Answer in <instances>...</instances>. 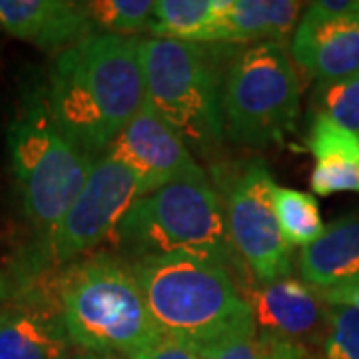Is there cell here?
<instances>
[{
    "label": "cell",
    "instance_id": "cell-10",
    "mask_svg": "<svg viewBox=\"0 0 359 359\" xmlns=\"http://www.w3.org/2000/svg\"><path fill=\"white\" fill-rule=\"evenodd\" d=\"M102 156L132 170L144 196L178 182H208L190 148L146 104Z\"/></svg>",
    "mask_w": 359,
    "mask_h": 359
},
{
    "label": "cell",
    "instance_id": "cell-20",
    "mask_svg": "<svg viewBox=\"0 0 359 359\" xmlns=\"http://www.w3.org/2000/svg\"><path fill=\"white\" fill-rule=\"evenodd\" d=\"M84 4L96 34L138 36L152 28L154 2L150 0H92Z\"/></svg>",
    "mask_w": 359,
    "mask_h": 359
},
{
    "label": "cell",
    "instance_id": "cell-21",
    "mask_svg": "<svg viewBox=\"0 0 359 359\" xmlns=\"http://www.w3.org/2000/svg\"><path fill=\"white\" fill-rule=\"evenodd\" d=\"M311 114L327 116L335 124L359 136V72L327 82H316Z\"/></svg>",
    "mask_w": 359,
    "mask_h": 359
},
{
    "label": "cell",
    "instance_id": "cell-24",
    "mask_svg": "<svg viewBox=\"0 0 359 359\" xmlns=\"http://www.w3.org/2000/svg\"><path fill=\"white\" fill-rule=\"evenodd\" d=\"M306 14L318 16V18H335V16H347V14H359V0H320L311 2Z\"/></svg>",
    "mask_w": 359,
    "mask_h": 359
},
{
    "label": "cell",
    "instance_id": "cell-14",
    "mask_svg": "<svg viewBox=\"0 0 359 359\" xmlns=\"http://www.w3.org/2000/svg\"><path fill=\"white\" fill-rule=\"evenodd\" d=\"M302 282L313 290L359 285V212L334 219L297 257Z\"/></svg>",
    "mask_w": 359,
    "mask_h": 359
},
{
    "label": "cell",
    "instance_id": "cell-22",
    "mask_svg": "<svg viewBox=\"0 0 359 359\" xmlns=\"http://www.w3.org/2000/svg\"><path fill=\"white\" fill-rule=\"evenodd\" d=\"M321 359H359V311L327 306V330L321 341Z\"/></svg>",
    "mask_w": 359,
    "mask_h": 359
},
{
    "label": "cell",
    "instance_id": "cell-6",
    "mask_svg": "<svg viewBox=\"0 0 359 359\" xmlns=\"http://www.w3.org/2000/svg\"><path fill=\"white\" fill-rule=\"evenodd\" d=\"M8 156L22 212L40 242L65 218L96 158L84 154L58 128L44 88L28 92L11 122Z\"/></svg>",
    "mask_w": 359,
    "mask_h": 359
},
{
    "label": "cell",
    "instance_id": "cell-4",
    "mask_svg": "<svg viewBox=\"0 0 359 359\" xmlns=\"http://www.w3.org/2000/svg\"><path fill=\"white\" fill-rule=\"evenodd\" d=\"M110 240L126 262L196 254L233 269L244 292L254 285L233 250L222 198L210 182H178L142 196Z\"/></svg>",
    "mask_w": 359,
    "mask_h": 359
},
{
    "label": "cell",
    "instance_id": "cell-8",
    "mask_svg": "<svg viewBox=\"0 0 359 359\" xmlns=\"http://www.w3.org/2000/svg\"><path fill=\"white\" fill-rule=\"evenodd\" d=\"M228 233L254 283H269L292 273V248L273 210L276 182L266 160L248 158L214 168Z\"/></svg>",
    "mask_w": 359,
    "mask_h": 359
},
{
    "label": "cell",
    "instance_id": "cell-25",
    "mask_svg": "<svg viewBox=\"0 0 359 359\" xmlns=\"http://www.w3.org/2000/svg\"><path fill=\"white\" fill-rule=\"evenodd\" d=\"M318 292V290H316ZM320 299L327 306H344V308L358 309L359 311V285H346L334 290H321L318 292Z\"/></svg>",
    "mask_w": 359,
    "mask_h": 359
},
{
    "label": "cell",
    "instance_id": "cell-3",
    "mask_svg": "<svg viewBox=\"0 0 359 359\" xmlns=\"http://www.w3.org/2000/svg\"><path fill=\"white\" fill-rule=\"evenodd\" d=\"M54 292L68 337L82 351L128 358L162 337L132 266L118 254L94 252L68 264Z\"/></svg>",
    "mask_w": 359,
    "mask_h": 359
},
{
    "label": "cell",
    "instance_id": "cell-5",
    "mask_svg": "<svg viewBox=\"0 0 359 359\" xmlns=\"http://www.w3.org/2000/svg\"><path fill=\"white\" fill-rule=\"evenodd\" d=\"M222 48L154 36L142 39L144 104L178 134L190 152L202 156L214 154L226 138Z\"/></svg>",
    "mask_w": 359,
    "mask_h": 359
},
{
    "label": "cell",
    "instance_id": "cell-15",
    "mask_svg": "<svg viewBox=\"0 0 359 359\" xmlns=\"http://www.w3.org/2000/svg\"><path fill=\"white\" fill-rule=\"evenodd\" d=\"M306 146L316 160L309 176L311 192H359V136L327 116L311 114Z\"/></svg>",
    "mask_w": 359,
    "mask_h": 359
},
{
    "label": "cell",
    "instance_id": "cell-11",
    "mask_svg": "<svg viewBox=\"0 0 359 359\" xmlns=\"http://www.w3.org/2000/svg\"><path fill=\"white\" fill-rule=\"evenodd\" d=\"M257 332L271 334L309 347L323 341L327 330V308L318 292L294 278L254 283L244 292Z\"/></svg>",
    "mask_w": 359,
    "mask_h": 359
},
{
    "label": "cell",
    "instance_id": "cell-19",
    "mask_svg": "<svg viewBox=\"0 0 359 359\" xmlns=\"http://www.w3.org/2000/svg\"><path fill=\"white\" fill-rule=\"evenodd\" d=\"M273 210L283 238L292 250L306 248L311 242H316L325 230L320 204L311 194L276 186Z\"/></svg>",
    "mask_w": 359,
    "mask_h": 359
},
{
    "label": "cell",
    "instance_id": "cell-1",
    "mask_svg": "<svg viewBox=\"0 0 359 359\" xmlns=\"http://www.w3.org/2000/svg\"><path fill=\"white\" fill-rule=\"evenodd\" d=\"M44 90L62 134L100 158L146 102L142 39L92 34L56 56Z\"/></svg>",
    "mask_w": 359,
    "mask_h": 359
},
{
    "label": "cell",
    "instance_id": "cell-18",
    "mask_svg": "<svg viewBox=\"0 0 359 359\" xmlns=\"http://www.w3.org/2000/svg\"><path fill=\"white\" fill-rule=\"evenodd\" d=\"M226 0H158L150 34L154 39L216 44Z\"/></svg>",
    "mask_w": 359,
    "mask_h": 359
},
{
    "label": "cell",
    "instance_id": "cell-23",
    "mask_svg": "<svg viewBox=\"0 0 359 359\" xmlns=\"http://www.w3.org/2000/svg\"><path fill=\"white\" fill-rule=\"evenodd\" d=\"M126 359H202L190 349L180 346L176 341L168 339V337H158L156 341L148 344V346L136 349L134 353H130Z\"/></svg>",
    "mask_w": 359,
    "mask_h": 359
},
{
    "label": "cell",
    "instance_id": "cell-13",
    "mask_svg": "<svg viewBox=\"0 0 359 359\" xmlns=\"http://www.w3.org/2000/svg\"><path fill=\"white\" fill-rule=\"evenodd\" d=\"M290 54L309 78L327 82L359 72V14L318 18L304 13Z\"/></svg>",
    "mask_w": 359,
    "mask_h": 359
},
{
    "label": "cell",
    "instance_id": "cell-17",
    "mask_svg": "<svg viewBox=\"0 0 359 359\" xmlns=\"http://www.w3.org/2000/svg\"><path fill=\"white\" fill-rule=\"evenodd\" d=\"M299 13L295 0H226L216 44L283 42L295 32Z\"/></svg>",
    "mask_w": 359,
    "mask_h": 359
},
{
    "label": "cell",
    "instance_id": "cell-9",
    "mask_svg": "<svg viewBox=\"0 0 359 359\" xmlns=\"http://www.w3.org/2000/svg\"><path fill=\"white\" fill-rule=\"evenodd\" d=\"M144 196L138 176L108 156L96 158L88 180L65 218L36 242L30 256V273L66 268L114 236L132 204Z\"/></svg>",
    "mask_w": 359,
    "mask_h": 359
},
{
    "label": "cell",
    "instance_id": "cell-2",
    "mask_svg": "<svg viewBox=\"0 0 359 359\" xmlns=\"http://www.w3.org/2000/svg\"><path fill=\"white\" fill-rule=\"evenodd\" d=\"M158 332L212 359L257 334L252 306L236 271L196 254L128 262Z\"/></svg>",
    "mask_w": 359,
    "mask_h": 359
},
{
    "label": "cell",
    "instance_id": "cell-7",
    "mask_svg": "<svg viewBox=\"0 0 359 359\" xmlns=\"http://www.w3.org/2000/svg\"><path fill=\"white\" fill-rule=\"evenodd\" d=\"M302 84L285 42H256L231 56L222 82L226 138L252 148L280 144L299 118Z\"/></svg>",
    "mask_w": 359,
    "mask_h": 359
},
{
    "label": "cell",
    "instance_id": "cell-26",
    "mask_svg": "<svg viewBox=\"0 0 359 359\" xmlns=\"http://www.w3.org/2000/svg\"><path fill=\"white\" fill-rule=\"evenodd\" d=\"M13 297V285L8 282V278L0 271V304L8 302Z\"/></svg>",
    "mask_w": 359,
    "mask_h": 359
},
{
    "label": "cell",
    "instance_id": "cell-12",
    "mask_svg": "<svg viewBox=\"0 0 359 359\" xmlns=\"http://www.w3.org/2000/svg\"><path fill=\"white\" fill-rule=\"evenodd\" d=\"M0 30L58 54L96 34L86 4L72 0H0Z\"/></svg>",
    "mask_w": 359,
    "mask_h": 359
},
{
    "label": "cell",
    "instance_id": "cell-16",
    "mask_svg": "<svg viewBox=\"0 0 359 359\" xmlns=\"http://www.w3.org/2000/svg\"><path fill=\"white\" fill-rule=\"evenodd\" d=\"M58 311L30 306L0 309V359H72Z\"/></svg>",
    "mask_w": 359,
    "mask_h": 359
},
{
    "label": "cell",
    "instance_id": "cell-27",
    "mask_svg": "<svg viewBox=\"0 0 359 359\" xmlns=\"http://www.w3.org/2000/svg\"><path fill=\"white\" fill-rule=\"evenodd\" d=\"M72 359H122L120 355L114 353H92V351H80L76 355H72Z\"/></svg>",
    "mask_w": 359,
    "mask_h": 359
}]
</instances>
